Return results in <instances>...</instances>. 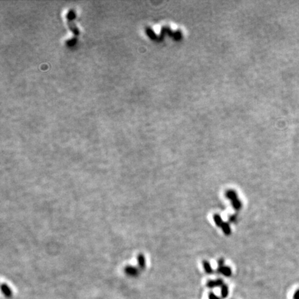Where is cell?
I'll use <instances>...</instances> for the list:
<instances>
[{
  "label": "cell",
  "mask_w": 299,
  "mask_h": 299,
  "mask_svg": "<svg viewBox=\"0 0 299 299\" xmlns=\"http://www.w3.org/2000/svg\"><path fill=\"white\" fill-rule=\"evenodd\" d=\"M221 229H222L224 233L226 235H230L231 234V227H230L229 224L228 223V222H224V223L222 224Z\"/></svg>",
  "instance_id": "5b68a950"
},
{
  "label": "cell",
  "mask_w": 299,
  "mask_h": 299,
  "mask_svg": "<svg viewBox=\"0 0 299 299\" xmlns=\"http://www.w3.org/2000/svg\"><path fill=\"white\" fill-rule=\"evenodd\" d=\"M203 267L204 271H206V273H208V274H210V273H213V269H212L211 265L208 261L204 260L203 262Z\"/></svg>",
  "instance_id": "ba28073f"
},
{
  "label": "cell",
  "mask_w": 299,
  "mask_h": 299,
  "mask_svg": "<svg viewBox=\"0 0 299 299\" xmlns=\"http://www.w3.org/2000/svg\"><path fill=\"white\" fill-rule=\"evenodd\" d=\"M221 296L222 298H227L228 295H229V288H228L227 285H223L221 287Z\"/></svg>",
  "instance_id": "9c48e42d"
},
{
  "label": "cell",
  "mask_w": 299,
  "mask_h": 299,
  "mask_svg": "<svg viewBox=\"0 0 299 299\" xmlns=\"http://www.w3.org/2000/svg\"><path fill=\"white\" fill-rule=\"evenodd\" d=\"M158 33L152 37V40H161L164 35H168L174 40L180 41L187 35V31L185 27L175 21H166L161 26H159Z\"/></svg>",
  "instance_id": "6da1fadb"
},
{
  "label": "cell",
  "mask_w": 299,
  "mask_h": 299,
  "mask_svg": "<svg viewBox=\"0 0 299 299\" xmlns=\"http://www.w3.org/2000/svg\"><path fill=\"white\" fill-rule=\"evenodd\" d=\"M213 220H214V222H215V224L217 226V227H221L222 224L224 223L223 220H222V218L221 217V216H220L219 214H214Z\"/></svg>",
  "instance_id": "52a82bcc"
},
{
  "label": "cell",
  "mask_w": 299,
  "mask_h": 299,
  "mask_svg": "<svg viewBox=\"0 0 299 299\" xmlns=\"http://www.w3.org/2000/svg\"><path fill=\"white\" fill-rule=\"evenodd\" d=\"M292 299H299V288L294 291L292 295Z\"/></svg>",
  "instance_id": "4fadbf2b"
},
{
  "label": "cell",
  "mask_w": 299,
  "mask_h": 299,
  "mask_svg": "<svg viewBox=\"0 0 299 299\" xmlns=\"http://www.w3.org/2000/svg\"><path fill=\"white\" fill-rule=\"evenodd\" d=\"M208 299H220L219 297L214 294L213 292H210L208 294Z\"/></svg>",
  "instance_id": "5bb4252c"
},
{
  "label": "cell",
  "mask_w": 299,
  "mask_h": 299,
  "mask_svg": "<svg viewBox=\"0 0 299 299\" xmlns=\"http://www.w3.org/2000/svg\"><path fill=\"white\" fill-rule=\"evenodd\" d=\"M236 220H237V217H236L235 215H231L229 217V221L231 222H235L236 221Z\"/></svg>",
  "instance_id": "9a60e30c"
},
{
  "label": "cell",
  "mask_w": 299,
  "mask_h": 299,
  "mask_svg": "<svg viewBox=\"0 0 299 299\" xmlns=\"http://www.w3.org/2000/svg\"><path fill=\"white\" fill-rule=\"evenodd\" d=\"M224 285L223 280L222 279H217L214 280H208L207 284V287L208 288H213L215 287H222Z\"/></svg>",
  "instance_id": "3957f363"
},
{
  "label": "cell",
  "mask_w": 299,
  "mask_h": 299,
  "mask_svg": "<svg viewBox=\"0 0 299 299\" xmlns=\"http://www.w3.org/2000/svg\"><path fill=\"white\" fill-rule=\"evenodd\" d=\"M231 204L233 208H235V210H240L242 207V202L238 198L231 201Z\"/></svg>",
  "instance_id": "30bf717a"
},
{
  "label": "cell",
  "mask_w": 299,
  "mask_h": 299,
  "mask_svg": "<svg viewBox=\"0 0 299 299\" xmlns=\"http://www.w3.org/2000/svg\"><path fill=\"white\" fill-rule=\"evenodd\" d=\"M217 272L221 273V274H222L223 276H226V277L231 276V274H232V271H231V268L227 266H224V265L218 267Z\"/></svg>",
  "instance_id": "7a4b0ae2"
},
{
  "label": "cell",
  "mask_w": 299,
  "mask_h": 299,
  "mask_svg": "<svg viewBox=\"0 0 299 299\" xmlns=\"http://www.w3.org/2000/svg\"><path fill=\"white\" fill-rule=\"evenodd\" d=\"M126 272L129 275H132V276H134L137 273V270L134 267H127L126 269Z\"/></svg>",
  "instance_id": "7c38bea8"
},
{
  "label": "cell",
  "mask_w": 299,
  "mask_h": 299,
  "mask_svg": "<svg viewBox=\"0 0 299 299\" xmlns=\"http://www.w3.org/2000/svg\"><path fill=\"white\" fill-rule=\"evenodd\" d=\"M218 265H219V266H222V265H224V260L220 259L219 260H218Z\"/></svg>",
  "instance_id": "2e32d148"
},
{
  "label": "cell",
  "mask_w": 299,
  "mask_h": 299,
  "mask_svg": "<svg viewBox=\"0 0 299 299\" xmlns=\"http://www.w3.org/2000/svg\"><path fill=\"white\" fill-rule=\"evenodd\" d=\"M138 263L141 268L144 269L145 267V259L143 255H139L138 256Z\"/></svg>",
  "instance_id": "8fae6325"
},
{
  "label": "cell",
  "mask_w": 299,
  "mask_h": 299,
  "mask_svg": "<svg viewBox=\"0 0 299 299\" xmlns=\"http://www.w3.org/2000/svg\"><path fill=\"white\" fill-rule=\"evenodd\" d=\"M225 196H226V197L229 199L231 202L233 201V200H235V199L238 198L237 197V192H236L235 190H227L225 193Z\"/></svg>",
  "instance_id": "277c9868"
},
{
  "label": "cell",
  "mask_w": 299,
  "mask_h": 299,
  "mask_svg": "<svg viewBox=\"0 0 299 299\" xmlns=\"http://www.w3.org/2000/svg\"><path fill=\"white\" fill-rule=\"evenodd\" d=\"M1 291L6 297L12 296V291L7 285L2 284L1 285Z\"/></svg>",
  "instance_id": "8992f818"
}]
</instances>
